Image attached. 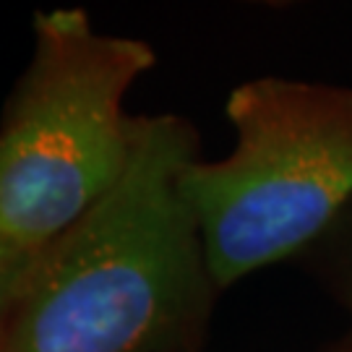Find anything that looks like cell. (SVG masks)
Returning <instances> with one entry per match:
<instances>
[{"mask_svg":"<svg viewBox=\"0 0 352 352\" xmlns=\"http://www.w3.org/2000/svg\"><path fill=\"white\" fill-rule=\"evenodd\" d=\"M190 120L136 115L120 180L29 261L0 318V352H199L219 287L183 175Z\"/></svg>","mask_w":352,"mask_h":352,"instance_id":"1","label":"cell"},{"mask_svg":"<svg viewBox=\"0 0 352 352\" xmlns=\"http://www.w3.org/2000/svg\"><path fill=\"white\" fill-rule=\"evenodd\" d=\"M149 42L94 29L81 8L34 16V47L0 118V240L29 266L107 196L133 141L131 87Z\"/></svg>","mask_w":352,"mask_h":352,"instance_id":"2","label":"cell"},{"mask_svg":"<svg viewBox=\"0 0 352 352\" xmlns=\"http://www.w3.org/2000/svg\"><path fill=\"white\" fill-rule=\"evenodd\" d=\"M235 146L183 190L219 292L308 251L352 209V89L258 76L230 91Z\"/></svg>","mask_w":352,"mask_h":352,"instance_id":"3","label":"cell"},{"mask_svg":"<svg viewBox=\"0 0 352 352\" xmlns=\"http://www.w3.org/2000/svg\"><path fill=\"white\" fill-rule=\"evenodd\" d=\"M324 240L329 245V285L352 316V209Z\"/></svg>","mask_w":352,"mask_h":352,"instance_id":"4","label":"cell"},{"mask_svg":"<svg viewBox=\"0 0 352 352\" xmlns=\"http://www.w3.org/2000/svg\"><path fill=\"white\" fill-rule=\"evenodd\" d=\"M26 266L13 256L6 245H3V240H0V318L6 314V308H8V302L13 298V289L19 285V279L24 274Z\"/></svg>","mask_w":352,"mask_h":352,"instance_id":"5","label":"cell"},{"mask_svg":"<svg viewBox=\"0 0 352 352\" xmlns=\"http://www.w3.org/2000/svg\"><path fill=\"white\" fill-rule=\"evenodd\" d=\"M334 352H352V344H344V347H340V350H334Z\"/></svg>","mask_w":352,"mask_h":352,"instance_id":"6","label":"cell"}]
</instances>
